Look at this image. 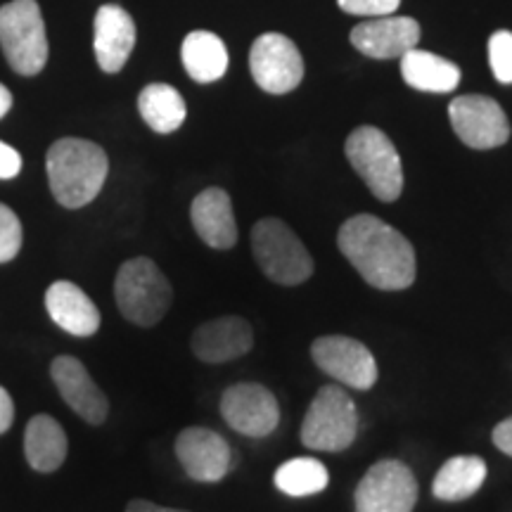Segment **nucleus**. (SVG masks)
I'll return each instance as SVG.
<instances>
[{
    "mask_svg": "<svg viewBox=\"0 0 512 512\" xmlns=\"http://www.w3.org/2000/svg\"><path fill=\"white\" fill-rule=\"evenodd\" d=\"M339 252L368 285L384 292L406 290L415 283V249L403 233L370 214H358L339 228Z\"/></svg>",
    "mask_w": 512,
    "mask_h": 512,
    "instance_id": "nucleus-1",
    "label": "nucleus"
},
{
    "mask_svg": "<svg viewBox=\"0 0 512 512\" xmlns=\"http://www.w3.org/2000/svg\"><path fill=\"white\" fill-rule=\"evenodd\" d=\"M46 169L55 200L67 209H81L100 195L110 159L91 140L62 138L48 150Z\"/></svg>",
    "mask_w": 512,
    "mask_h": 512,
    "instance_id": "nucleus-2",
    "label": "nucleus"
},
{
    "mask_svg": "<svg viewBox=\"0 0 512 512\" xmlns=\"http://www.w3.org/2000/svg\"><path fill=\"white\" fill-rule=\"evenodd\" d=\"M114 299L126 320L140 328H152L169 311L174 290L155 261L136 256L121 264L114 280Z\"/></svg>",
    "mask_w": 512,
    "mask_h": 512,
    "instance_id": "nucleus-3",
    "label": "nucleus"
},
{
    "mask_svg": "<svg viewBox=\"0 0 512 512\" xmlns=\"http://www.w3.org/2000/svg\"><path fill=\"white\" fill-rule=\"evenodd\" d=\"M0 46L17 74L43 72L48 62V36L36 0H10L0 8Z\"/></svg>",
    "mask_w": 512,
    "mask_h": 512,
    "instance_id": "nucleus-4",
    "label": "nucleus"
},
{
    "mask_svg": "<svg viewBox=\"0 0 512 512\" xmlns=\"http://www.w3.org/2000/svg\"><path fill=\"white\" fill-rule=\"evenodd\" d=\"M347 159L356 174L366 181L370 192L382 202L399 200L403 192V166L387 133L375 126H361L344 145Z\"/></svg>",
    "mask_w": 512,
    "mask_h": 512,
    "instance_id": "nucleus-5",
    "label": "nucleus"
},
{
    "mask_svg": "<svg viewBox=\"0 0 512 512\" xmlns=\"http://www.w3.org/2000/svg\"><path fill=\"white\" fill-rule=\"evenodd\" d=\"M256 264L278 285H302L313 275V259L304 242L280 219H261L252 230Z\"/></svg>",
    "mask_w": 512,
    "mask_h": 512,
    "instance_id": "nucleus-6",
    "label": "nucleus"
},
{
    "mask_svg": "<svg viewBox=\"0 0 512 512\" xmlns=\"http://www.w3.org/2000/svg\"><path fill=\"white\" fill-rule=\"evenodd\" d=\"M358 432L356 403L344 389L328 384L316 394L302 425V444L313 451L337 453L354 444Z\"/></svg>",
    "mask_w": 512,
    "mask_h": 512,
    "instance_id": "nucleus-7",
    "label": "nucleus"
},
{
    "mask_svg": "<svg viewBox=\"0 0 512 512\" xmlns=\"http://www.w3.org/2000/svg\"><path fill=\"white\" fill-rule=\"evenodd\" d=\"M356 512H413L418 482L401 460H380L366 472L354 494Z\"/></svg>",
    "mask_w": 512,
    "mask_h": 512,
    "instance_id": "nucleus-8",
    "label": "nucleus"
},
{
    "mask_svg": "<svg viewBox=\"0 0 512 512\" xmlns=\"http://www.w3.org/2000/svg\"><path fill=\"white\" fill-rule=\"evenodd\" d=\"M448 117L456 136L472 150H494L510 138L503 107L486 95H460L448 105Z\"/></svg>",
    "mask_w": 512,
    "mask_h": 512,
    "instance_id": "nucleus-9",
    "label": "nucleus"
},
{
    "mask_svg": "<svg viewBox=\"0 0 512 512\" xmlns=\"http://www.w3.org/2000/svg\"><path fill=\"white\" fill-rule=\"evenodd\" d=\"M249 69L256 86L271 95L294 91L304 79V60L299 48L283 34H264L249 50Z\"/></svg>",
    "mask_w": 512,
    "mask_h": 512,
    "instance_id": "nucleus-10",
    "label": "nucleus"
},
{
    "mask_svg": "<svg viewBox=\"0 0 512 512\" xmlns=\"http://www.w3.org/2000/svg\"><path fill=\"white\" fill-rule=\"evenodd\" d=\"M311 356L316 366L351 389H366L377 382V363L366 344L351 337L330 335L313 342Z\"/></svg>",
    "mask_w": 512,
    "mask_h": 512,
    "instance_id": "nucleus-11",
    "label": "nucleus"
},
{
    "mask_svg": "<svg viewBox=\"0 0 512 512\" xmlns=\"http://www.w3.org/2000/svg\"><path fill=\"white\" fill-rule=\"evenodd\" d=\"M221 415L235 432L261 439L278 427L280 406L266 387L254 382H240L223 392Z\"/></svg>",
    "mask_w": 512,
    "mask_h": 512,
    "instance_id": "nucleus-12",
    "label": "nucleus"
},
{
    "mask_svg": "<svg viewBox=\"0 0 512 512\" xmlns=\"http://www.w3.org/2000/svg\"><path fill=\"white\" fill-rule=\"evenodd\" d=\"M176 456L185 475L204 484L221 482L235 465L228 441L207 427H188L178 434Z\"/></svg>",
    "mask_w": 512,
    "mask_h": 512,
    "instance_id": "nucleus-13",
    "label": "nucleus"
},
{
    "mask_svg": "<svg viewBox=\"0 0 512 512\" xmlns=\"http://www.w3.org/2000/svg\"><path fill=\"white\" fill-rule=\"evenodd\" d=\"M50 375H53L57 392L79 418L86 420L88 425H102L107 420L110 401L79 358L57 356L50 366Z\"/></svg>",
    "mask_w": 512,
    "mask_h": 512,
    "instance_id": "nucleus-14",
    "label": "nucleus"
},
{
    "mask_svg": "<svg viewBox=\"0 0 512 512\" xmlns=\"http://www.w3.org/2000/svg\"><path fill=\"white\" fill-rule=\"evenodd\" d=\"M420 34V24L413 17L384 15L356 24L351 29V43L373 60H394L418 48Z\"/></svg>",
    "mask_w": 512,
    "mask_h": 512,
    "instance_id": "nucleus-15",
    "label": "nucleus"
},
{
    "mask_svg": "<svg viewBox=\"0 0 512 512\" xmlns=\"http://www.w3.org/2000/svg\"><path fill=\"white\" fill-rule=\"evenodd\" d=\"M93 27V48L100 69L107 74L121 72L133 53V46H136V24H133V17L124 8H119V5H102L95 12Z\"/></svg>",
    "mask_w": 512,
    "mask_h": 512,
    "instance_id": "nucleus-16",
    "label": "nucleus"
},
{
    "mask_svg": "<svg viewBox=\"0 0 512 512\" xmlns=\"http://www.w3.org/2000/svg\"><path fill=\"white\" fill-rule=\"evenodd\" d=\"M252 325L240 316H223L202 323L192 335V351L204 363H226L252 351Z\"/></svg>",
    "mask_w": 512,
    "mask_h": 512,
    "instance_id": "nucleus-17",
    "label": "nucleus"
},
{
    "mask_svg": "<svg viewBox=\"0 0 512 512\" xmlns=\"http://www.w3.org/2000/svg\"><path fill=\"white\" fill-rule=\"evenodd\" d=\"M46 309L57 328L74 337H91L100 330V311L93 299L69 280H57L46 292Z\"/></svg>",
    "mask_w": 512,
    "mask_h": 512,
    "instance_id": "nucleus-18",
    "label": "nucleus"
},
{
    "mask_svg": "<svg viewBox=\"0 0 512 512\" xmlns=\"http://www.w3.org/2000/svg\"><path fill=\"white\" fill-rule=\"evenodd\" d=\"M190 219L204 245L214 249H230L238 242L233 204L226 190L207 188L192 200Z\"/></svg>",
    "mask_w": 512,
    "mask_h": 512,
    "instance_id": "nucleus-19",
    "label": "nucleus"
},
{
    "mask_svg": "<svg viewBox=\"0 0 512 512\" xmlns=\"http://www.w3.org/2000/svg\"><path fill=\"white\" fill-rule=\"evenodd\" d=\"M67 448V434L55 418L41 413L29 420L27 432H24V456L31 470L43 472V475L60 470L67 458Z\"/></svg>",
    "mask_w": 512,
    "mask_h": 512,
    "instance_id": "nucleus-20",
    "label": "nucleus"
},
{
    "mask_svg": "<svg viewBox=\"0 0 512 512\" xmlns=\"http://www.w3.org/2000/svg\"><path fill=\"white\" fill-rule=\"evenodd\" d=\"M401 76L415 91L425 93H451L460 83L458 64L444 60V57L427 53V50H408L401 57Z\"/></svg>",
    "mask_w": 512,
    "mask_h": 512,
    "instance_id": "nucleus-21",
    "label": "nucleus"
},
{
    "mask_svg": "<svg viewBox=\"0 0 512 512\" xmlns=\"http://www.w3.org/2000/svg\"><path fill=\"white\" fill-rule=\"evenodd\" d=\"M183 67L197 83H214L228 72V48L211 31H192L185 36Z\"/></svg>",
    "mask_w": 512,
    "mask_h": 512,
    "instance_id": "nucleus-22",
    "label": "nucleus"
},
{
    "mask_svg": "<svg viewBox=\"0 0 512 512\" xmlns=\"http://www.w3.org/2000/svg\"><path fill=\"white\" fill-rule=\"evenodd\" d=\"M486 479V463L479 456H456L441 465L432 484V494L439 501H467L482 489Z\"/></svg>",
    "mask_w": 512,
    "mask_h": 512,
    "instance_id": "nucleus-23",
    "label": "nucleus"
},
{
    "mask_svg": "<svg viewBox=\"0 0 512 512\" xmlns=\"http://www.w3.org/2000/svg\"><path fill=\"white\" fill-rule=\"evenodd\" d=\"M138 110L145 124L155 133H174L183 126L188 117V107H185L183 95L169 83H150L138 95Z\"/></svg>",
    "mask_w": 512,
    "mask_h": 512,
    "instance_id": "nucleus-24",
    "label": "nucleus"
},
{
    "mask_svg": "<svg viewBox=\"0 0 512 512\" xmlns=\"http://www.w3.org/2000/svg\"><path fill=\"white\" fill-rule=\"evenodd\" d=\"M273 479L283 494L302 498L328 489L330 472L316 458H292L275 470Z\"/></svg>",
    "mask_w": 512,
    "mask_h": 512,
    "instance_id": "nucleus-25",
    "label": "nucleus"
},
{
    "mask_svg": "<svg viewBox=\"0 0 512 512\" xmlns=\"http://www.w3.org/2000/svg\"><path fill=\"white\" fill-rule=\"evenodd\" d=\"M22 221L5 204H0V264H8L22 249Z\"/></svg>",
    "mask_w": 512,
    "mask_h": 512,
    "instance_id": "nucleus-26",
    "label": "nucleus"
},
{
    "mask_svg": "<svg viewBox=\"0 0 512 512\" xmlns=\"http://www.w3.org/2000/svg\"><path fill=\"white\" fill-rule=\"evenodd\" d=\"M489 62L496 81L512 83V31H496L489 38Z\"/></svg>",
    "mask_w": 512,
    "mask_h": 512,
    "instance_id": "nucleus-27",
    "label": "nucleus"
},
{
    "mask_svg": "<svg viewBox=\"0 0 512 512\" xmlns=\"http://www.w3.org/2000/svg\"><path fill=\"white\" fill-rule=\"evenodd\" d=\"M339 8L358 17H384L399 10L401 0H337Z\"/></svg>",
    "mask_w": 512,
    "mask_h": 512,
    "instance_id": "nucleus-28",
    "label": "nucleus"
},
{
    "mask_svg": "<svg viewBox=\"0 0 512 512\" xmlns=\"http://www.w3.org/2000/svg\"><path fill=\"white\" fill-rule=\"evenodd\" d=\"M22 171V155L15 147L0 140V181H10Z\"/></svg>",
    "mask_w": 512,
    "mask_h": 512,
    "instance_id": "nucleus-29",
    "label": "nucleus"
},
{
    "mask_svg": "<svg viewBox=\"0 0 512 512\" xmlns=\"http://www.w3.org/2000/svg\"><path fill=\"white\" fill-rule=\"evenodd\" d=\"M494 444L498 451H503L505 456L512 458V418L498 422L494 430Z\"/></svg>",
    "mask_w": 512,
    "mask_h": 512,
    "instance_id": "nucleus-30",
    "label": "nucleus"
},
{
    "mask_svg": "<svg viewBox=\"0 0 512 512\" xmlns=\"http://www.w3.org/2000/svg\"><path fill=\"white\" fill-rule=\"evenodd\" d=\"M12 420H15V403H12L8 389L0 387V434L10 430Z\"/></svg>",
    "mask_w": 512,
    "mask_h": 512,
    "instance_id": "nucleus-31",
    "label": "nucleus"
},
{
    "mask_svg": "<svg viewBox=\"0 0 512 512\" xmlns=\"http://www.w3.org/2000/svg\"><path fill=\"white\" fill-rule=\"evenodd\" d=\"M126 512H185V510H174V508H162V505L150 503V501H131L128 503Z\"/></svg>",
    "mask_w": 512,
    "mask_h": 512,
    "instance_id": "nucleus-32",
    "label": "nucleus"
},
{
    "mask_svg": "<svg viewBox=\"0 0 512 512\" xmlns=\"http://www.w3.org/2000/svg\"><path fill=\"white\" fill-rule=\"evenodd\" d=\"M12 110V93L0 83V119Z\"/></svg>",
    "mask_w": 512,
    "mask_h": 512,
    "instance_id": "nucleus-33",
    "label": "nucleus"
}]
</instances>
